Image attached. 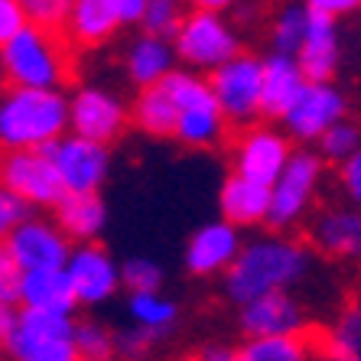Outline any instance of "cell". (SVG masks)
Masks as SVG:
<instances>
[{"mask_svg": "<svg viewBox=\"0 0 361 361\" xmlns=\"http://www.w3.org/2000/svg\"><path fill=\"white\" fill-rule=\"evenodd\" d=\"M68 277L75 286V296L82 302V310H94L104 306L124 290V277H121V261L104 247L101 241H75L72 254H68Z\"/></svg>", "mask_w": 361, "mask_h": 361, "instance_id": "cell-16", "label": "cell"}, {"mask_svg": "<svg viewBox=\"0 0 361 361\" xmlns=\"http://www.w3.org/2000/svg\"><path fill=\"white\" fill-rule=\"evenodd\" d=\"M72 247H75V241L62 231L59 221L52 219V215H39V212H33L30 219H23L0 241V251L10 254L26 274H30V270L66 267Z\"/></svg>", "mask_w": 361, "mask_h": 361, "instance_id": "cell-13", "label": "cell"}, {"mask_svg": "<svg viewBox=\"0 0 361 361\" xmlns=\"http://www.w3.org/2000/svg\"><path fill=\"white\" fill-rule=\"evenodd\" d=\"M219 215L241 231H261L270 219V185L254 183L241 173H228L219 189Z\"/></svg>", "mask_w": 361, "mask_h": 361, "instance_id": "cell-22", "label": "cell"}, {"mask_svg": "<svg viewBox=\"0 0 361 361\" xmlns=\"http://www.w3.org/2000/svg\"><path fill=\"white\" fill-rule=\"evenodd\" d=\"M0 82H4V75H0Z\"/></svg>", "mask_w": 361, "mask_h": 361, "instance_id": "cell-48", "label": "cell"}, {"mask_svg": "<svg viewBox=\"0 0 361 361\" xmlns=\"http://www.w3.org/2000/svg\"><path fill=\"white\" fill-rule=\"evenodd\" d=\"M319 336H312V332L244 338L238 345V361H319Z\"/></svg>", "mask_w": 361, "mask_h": 361, "instance_id": "cell-27", "label": "cell"}, {"mask_svg": "<svg viewBox=\"0 0 361 361\" xmlns=\"http://www.w3.org/2000/svg\"><path fill=\"white\" fill-rule=\"evenodd\" d=\"M306 82L310 78H306V72H302L300 59L293 52H277V49L264 52V118L267 121L283 118Z\"/></svg>", "mask_w": 361, "mask_h": 361, "instance_id": "cell-23", "label": "cell"}, {"mask_svg": "<svg viewBox=\"0 0 361 361\" xmlns=\"http://www.w3.org/2000/svg\"><path fill=\"white\" fill-rule=\"evenodd\" d=\"M310 10H319V13H329V17H355L361 13V0H306Z\"/></svg>", "mask_w": 361, "mask_h": 361, "instance_id": "cell-42", "label": "cell"}, {"mask_svg": "<svg viewBox=\"0 0 361 361\" xmlns=\"http://www.w3.org/2000/svg\"><path fill=\"white\" fill-rule=\"evenodd\" d=\"M319 361H361V358H342V355H319Z\"/></svg>", "mask_w": 361, "mask_h": 361, "instance_id": "cell-46", "label": "cell"}, {"mask_svg": "<svg viewBox=\"0 0 361 361\" xmlns=\"http://www.w3.org/2000/svg\"><path fill=\"white\" fill-rule=\"evenodd\" d=\"M342 26L338 17H329L319 10H310V20H306V33L296 49V59H300L306 78L312 82H329V78H338L342 72Z\"/></svg>", "mask_w": 361, "mask_h": 361, "instance_id": "cell-19", "label": "cell"}, {"mask_svg": "<svg viewBox=\"0 0 361 361\" xmlns=\"http://www.w3.org/2000/svg\"><path fill=\"white\" fill-rule=\"evenodd\" d=\"M75 52L62 30L26 23L7 46H0V75L4 85L68 88L75 78Z\"/></svg>", "mask_w": 361, "mask_h": 361, "instance_id": "cell-3", "label": "cell"}, {"mask_svg": "<svg viewBox=\"0 0 361 361\" xmlns=\"http://www.w3.org/2000/svg\"><path fill=\"white\" fill-rule=\"evenodd\" d=\"M306 20H310V4L306 0H280L270 10L267 20V46L277 52L300 49L302 33H306Z\"/></svg>", "mask_w": 361, "mask_h": 361, "instance_id": "cell-30", "label": "cell"}, {"mask_svg": "<svg viewBox=\"0 0 361 361\" xmlns=\"http://www.w3.org/2000/svg\"><path fill=\"white\" fill-rule=\"evenodd\" d=\"M68 118H72V130L85 134L92 140L114 143L127 134L130 124V101H124L114 88L108 85H78L75 92H68Z\"/></svg>", "mask_w": 361, "mask_h": 361, "instance_id": "cell-12", "label": "cell"}, {"mask_svg": "<svg viewBox=\"0 0 361 361\" xmlns=\"http://www.w3.org/2000/svg\"><path fill=\"white\" fill-rule=\"evenodd\" d=\"M0 183L23 195L36 212H52L66 195L56 160L46 150H7L0 153Z\"/></svg>", "mask_w": 361, "mask_h": 361, "instance_id": "cell-14", "label": "cell"}, {"mask_svg": "<svg viewBox=\"0 0 361 361\" xmlns=\"http://www.w3.org/2000/svg\"><path fill=\"white\" fill-rule=\"evenodd\" d=\"M72 130L66 88H0V153L42 150Z\"/></svg>", "mask_w": 361, "mask_h": 361, "instance_id": "cell-2", "label": "cell"}, {"mask_svg": "<svg viewBox=\"0 0 361 361\" xmlns=\"http://www.w3.org/2000/svg\"><path fill=\"white\" fill-rule=\"evenodd\" d=\"M228 166L231 173L254 179V183L274 185L283 166L290 163L296 150V140L283 130L280 121H257V124L238 127L235 137L225 143Z\"/></svg>", "mask_w": 361, "mask_h": 361, "instance_id": "cell-7", "label": "cell"}, {"mask_svg": "<svg viewBox=\"0 0 361 361\" xmlns=\"http://www.w3.org/2000/svg\"><path fill=\"white\" fill-rule=\"evenodd\" d=\"M157 345H160L157 332L130 322V329H121L118 332V361H147Z\"/></svg>", "mask_w": 361, "mask_h": 361, "instance_id": "cell-35", "label": "cell"}, {"mask_svg": "<svg viewBox=\"0 0 361 361\" xmlns=\"http://www.w3.org/2000/svg\"><path fill=\"white\" fill-rule=\"evenodd\" d=\"M127 316L134 326H143L157 332V336H169L179 322V302L166 296L163 290H147V293H130L127 296Z\"/></svg>", "mask_w": 361, "mask_h": 361, "instance_id": "cell-29", "label": "cell"}, {"mask_svg": "<svg viewBox=\"0 0 361 361\" xmlns=\"http://www.w3.org/2000/svg\"><path fill=\"white\" fill-rule=\"evenodd\" d=\"M10 361H82L75 345V316L20 306L13 336L4 345Z\"/></svg>", "mask_w": 361, "mask_h": 361, "instance_id": "cell-8", "label": "cell"}, {"mask_svg": "<svg viewBox=\"0 0 361 361\" xmlns=\"http://www.w3.org/2000/svg\"><path fill=\"white\" fill-rule=\"evenodd\" d=\"M241 0H189V7H202V10H221V13H231Z\"/></svg>", "mask_w": 361, "mask_h": 361, "instance_id": "cell-45", "label": "cell"}, {"mask_svg": "<svg viewBox=\"0 0 361 361\" xmlns=\"http://www.w3.org/2000/svg\"><path fill=\"white\" fill-rule=\"evenodd\" d=\"M52 219L72 241H101L108 228V202L101 192H66L52 209Z\"/></svg>", "mask_w": 361, "mask_h": 361, "instance_id": "cell-25", "label": "cell"}, {"mask_svg": "<svg viewBox=\"0 0 361 361\" xmlns=\"http://www.w3.org/2000/svg\"><path fill=\"white\" fill-rule=\"evenodd\" d=\"M147 4H150V0H114V7H118L124 26H134V30H140V20H143V13H147Z\"/></svg>", "mask_w": 361, "mask_h": 361, "instance_id": "cell-43", "label": "cell"}, {"mask_svg": "<svg viewBox=\"0 0 361 361\" xmlns=\"http://www.w3.org/2000/svg\"><path fill=\"white\" fill-rule=\"evenodd\" d=\"M185 4H189V0H150V4H147V13H143V20H140V30L173 39V33L179 30V23H183V17H185V10H189Z\"/></svg>", "mask_w": 361, "mask_h": 361, "instance_id": "cell-33", "label": "cell"}, {"mask_svg": "<svg viewBox=\"0 0 361 361\" xmlns=\"http://www.w3.org/2000/svg\"><path fill=\"white\" fill-rule=\"evenodd\" d=\"M26 23H30V17H26L20 0H0V46H7Z\"/></svg>", "mask_w": 361, "mask_h": 361, "instance_id": "cell-40", "label": "cell"}, {"mask_svg": "<svg viewBox=\"0 0 361 361\" xmlns=\"http://www.w3.org/2000/svg\"><path fill=\"white\" fill-rule=\"evenodd\" d=\"M306 241L319 257L336 264H361V209L352 202H329L306 221Z\"/></svg>", "mask_w": 361, "mask_h": 361, "instance_id": "cell-15", "label": "cell"}, {"mask_svg": "<svg viewBox=\"0 0 361 361\" xmlns=\"http://www.w3.org/2000/svg\"><path fill=\"white\" fill-rule=\"evenodd\" d=\"M329 160L316 147H296L277 183L270 185V219L274 231H296L316 212L322 183H326Z\"/></svg>", "mask_w": 361, "mask_h": 361, "instance_id": "cell-5", "label": "cell"}, {"mask_svg": "<svg viewBox=\"0 0 361 361\" xmlns=\"http://www.w3.org/2000/svg\"><path fill=\"white\" fill-rule=\"evenodd\" d=\"M241 244H244V231L238 225H231L228 219L219 215L215 221H205L189 235V241L183 247L185 274L195 280H212V277L221 280V274L235 264Z\"/></svg>", "mask_w": 361, "mask_h": 361, "instance_id": "cell-18", "label": "cell"}, {"mask_svg": "<svg viewBox=\"0 0 361 361\" xmlns=\"http://www.w3.org/2000/svg\"><path fill=\"white\" fill-rule=\"evenodd\" d=\"M121 30H124V20H121L114 0H72L68 17L62 23L66 39L78 52L104 49L118 39Z\"/></svg>", "mask_w": 361, "mask_h": 361, "instance_id": "cell-20", "label": "cell"}, {"mask_svg": "<svg viewBox=\"0 0 361 361\" xmlns=\"http://www.w3.org/2000/svg\"><path fill=\"white\" fill-rule=\"evenodd\" d=\"M348 111H352V101L336 78H329V82L310 78L290 104V111L280 118V124L296 140V147H316L329 127L348 118Z\"/></svg>", "mask_w": 361, "mask_h": 361, "instance_id": "cell-10", "label": "cell"}, {"mask_svg": "<svg viewBox=\"0 0 361 361\" xmlns=\"http://www.w3.org/2000/svg\"><path fill=\"white\" fill-rule=\"evenodd\" d=\"M238 332L241 338L296 336L310 332V310L296 296V290H270L238 306Z\"/></svg>", "mask_w": 361, "mask_h": 361, "instance_id": "cell-17", "label": "cell"}, {"mask_svg": "<svg viewBox=\"0 0 361 361\" xmlns=\"http://www.w3.org/2000/svg\"><path fill=\"white\" fill-rule=\"evenodd\" d=\"M176 114L179 108L173 101V92L166 88V82L137 88V94L130 98V124L143 137H153V140H173Z\"/></svg>", "mask_w": 361, "mask_h": 361, "instance_id": "cell-26", "label": "cell"}, {"mask_svg": "<svg viewBox=\"0 0 361 361\" xmlns=\"http://www.w3.org/2000/svg\"><path fill=\"white\" fill-rule=\"evenodd\" d=\"M179 66L176 59V46L169 36L160 33H140L124 46V56H121V68H124L127 82L134 88H147V85H157Z\"/></svg>", "mask_w": 361, "mask_h": 361, "instance_id": "cell-21", "label": "cell"}, {"mask_svg": "<svg viewBox=\"0 0 361 361\" xmlns=\"http://www.w3.org/2000/svg\"><path fill=\"white\" fill-rule=\"evenodd\" d=\"M75 345L82 361H118V332L101 319H75Z\"/></svg>", "mask_w": 361, "mask_h": 361, "instance_id": "cell-31", "label": "cell"}, {"mask_svg": "<svg viewBox=\"0 0 361 361\" xmlns=\"http://www.w3.org/2000/svg\"><path fill=\"white\" fill-rule=\"evenodd\" d=\"M163 82L173 92V101L179 108L173 140L195 153H209L225 147L228 134H231V124H228L225 111L219 108V98L212 92L209 75L195 72V68L176 66Z\"/></svg>", "mask_w": 361, "mask_h": 361, "instance_id": "cell-4", "label": "cell"}, {"mask_svg": "<svg viewBox=\"0 0 361 361\" xmlns=\"http://www.w3.org/2000/svg\"><path fill=\"white\" fill-rule=\"evenodd\" d=\"M209 82L219 98V108L225 111L228 124L235 130L264 121V56L241 49L225 66L209 72Z\"/></svg>", "mask_w": 361, "mask_h": 361, "instance_id": "cell-9", "label": "cell"}, {"mask_svg": "<svg viewBox=\"0 0 361 361\" xmlns=\"http://www.w3.org/2000/svg\"><path fill=\"white\" fill-rule=\"evenodd\" d=\"M42 150L56 160L66 192H101L111 176V166H114L111 143L92 140V137L75 134V130H68L66 137H59Z\"/></svg>", "mask_w": 361, "mask_h": 361, "instance_id": "cell-11", "label": "cell"}, {"mask_svg": "<svg viewBox=\"0 0 361 361\" xmlns=\"http://www.w3.org/2000/svg\"><path fill=\"white\" fill-rule=\"evenodd\" d=\"M20 4H23L30 23L56 26V30H62V23L68 17V7H72V0H20Z\"/></svg>", "mask_w": 361, "mask_h": 361, "instance_id": "cell-38", "label": "cell"}, {"mask_svg": "<svg viewBox=\"0 0 361 361\" xmlns=\"http://www.w3.org/2000/svg\"><path fill=\"white\" fill-rule=\"evenodd\" d=\"M0 361H10V358H7V355H4V348H0Z\"/></svg>", "mask_w": 361, "mask_h": 361, "instance_id": "cell-47", "label": "cell"}, {"mask_svg": "<svg viewBox=\"0 0 361 361\" xmlns=\"http://www.w3.org/2000/svg\"><path fill=\"white\" fill-rule=\"evenodd\" d=\"M33 212L36 209L23 199V195H17L13 189H7V185L0 183V241H4L23 219H30Z\"/></svg>", "mask_w": 361, "mask_h": 361, "instance_id": "cell-36", "label": "cell"}, {"mask_svg": "<svg viewBox=\"0 0 361 361\" xmlns=\"http://www.w3.org/2000/svg\"><path fill=\"white\" fill-rule=\"evenodd\" d=\"M173 46H176L179 66L209 75L244 49L241 23L221 10L189 7L179 30L173 33Z\"/></svg>", "mask_w": 361, "mask_h": 361, "instance_id": "cell-6", "label": "cell"}, {"mask_svg": "<svg viewBox=\"0 0 361 361\" xmlns=\"http://www.w3.org/2000/svg\"><path fill=\"white\" fill-rule=\"evenodd\" d=\"M312 267L316 251L306 238L261 228L254 238H244L235 264L221 274V296L231 306H244L270 290H296L312 274Z\"/></svg>", "mask_w": 361, "mask_h": 361, "instance_id": "cell-1", "label": "cell"}, {"mask_svg": "<svg viewBox=\"0 0 361 361\" xmlns=\"http://www.w3.org/2000/svg\"><path fill=\"white\" fill-rule=\"evenodd\" d=\"M336 185L345 202H352V205L361 209V147L345 163L336 166Z\"/></svg>", "mask_w": 361, "mask_h": 361, "instance_id": "cell-37", "label": "cell"}, {"mask_svg": "<svg viewBox=\"0 0 361 361\" xmlns=\"http://www.w3.org/2000/svg\"><path fill=\"white\" fill-rule=\"evenodd\" d=\"M121 277H124L127 293H147V290H163V267L153 257H127L121 261Z\"/></svg>", "mask_w": 361, "mask_h": 361, "instance_id": "cell-34", "label": "cell"}, {"mask_svg": "<svg viewBox=\"0 0 361 361\" xmlns=\"http://www.w3.org/2000/svg\"><path fill=\"white\" fill-rule=\"evenodd\" d=\"M20 306L26 310H42V312H62V316H75L82 310V302L75 296V286L66 267H49V270H30L23 274V293H20Z\"/></svg>", "mask_w": 361, "mask_h": 361, "instance_id": "cell-24", "label": "cell"}, {"mask_svg": "<svg viewBox=\"0 0 361 361\" xmlns=\"http://www.w3.org/2000/svg\"><path fill=\"white\" fill-rule=\"evenodd\" d=\"M17 319H20V306H13V302H0V348H4L7 338L13 336Z\"/></svg>", "mask_w": 361, "mask_h": 361, "instance_id": "cell-44", "label": "cell"}, {"mask_svg": "<svg viewBox=\"0 0 361 361\" xmlns=\"http://www.w3.org/2000/svg\"><path fill=\"white\" fill-rule=\"evenodd\" d=\"M322 355H342V358H361V296L342 302L336 316L319 332Z\"/></svg>", "mask_w": 361, "mask_h": 361, "instance_id": "cell-28", "label": "cell"}, {"mask_svg": "<svg viewBox=\"0 0 361 361\" xmlns=\"http://www.w3.org/2000/svg\"><path fill=\"white\" fill-rule=\"evenodd\" d=\"M185 361H238V345L231 342H202Z\"/></svg>", "mask_w": 361, "mask_h": 361, "instance_id": "cell-41", "label": "cell"}, {"mask_svg": "<svg viewBox=\"0 0 361 361\" xmlns=\"http://www.w3.org/2000/svg\"><path fill=\"white\" fill-rule=\"evenodd\" d=\"M361 147V124L348 114V118H342L338 124H332L326 130V134L319 137V143H316V150L322 153L329 160V166H338V163H345L348 157H352L355 150Z\"/></svg>", "mask_w": 361, "mask_h": 361, "instance_id": "cell-32", "label": "cell"}, {"mask_svg": "<svg viewBox=\"0 0 361 361\" xmlns=\"http://www.w3.org/2000/svg\"><path fill=\"white\" fill-rule=\"evenodd\" d=\"M23 274H26V270L20 267L10 254L0 251V302H13V306H20V293H23Z\"/></svg>", "mask_w": 361, "mask_h": 361, "instance_id": "cell-39", "label": "cell"}]
</instances>
